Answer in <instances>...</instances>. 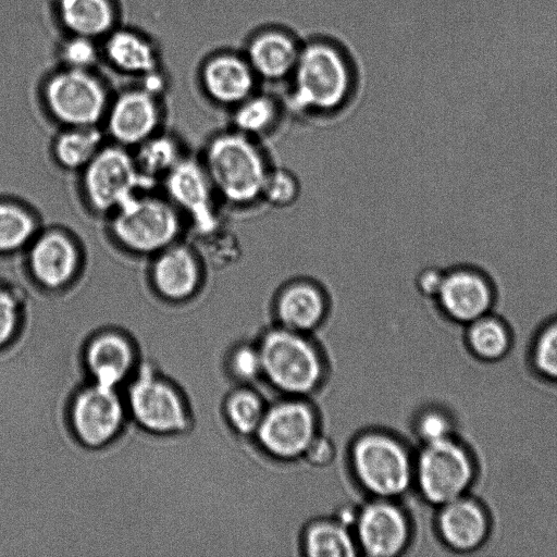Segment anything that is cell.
I'll return each mask as SVG.
<instances>
[{
  "label": "cell",
  "instance_id": "obj_1",
  "mask_svg": "<svg viewBox=\"0 0 557 557\" xmlns=\"http://www.w3.org/2000/svg\"><path fill=\"white\" fill-rule=\"evenodd\" d=\"M219 200L234 208L261 202L263 183L272 164L261 145L234 128L214 134L200 160Z\"/></svg>",
  "mask_w": 557,
  "mask_h": 557
},
{
  "label": "cell",
  "instance_id": "obj_2",
  "mask_svg": "<svg viewBox=\"0 0 557 557\" xmlns=\"http://www.w3.org/2000/svg\"><path fill=\"white\" fill-rule=\"evenodd\" d=\"M288 103L299 114L327 115L341 110L352 90V74L341 50L327 41L301 47Z\"/></svg>",
  "mask_w": 557,
  "mask_h": 557
},
{
  "label": "cell",
  "instance_id": "obj_3",
  "mask_svg": "<svg viewBox=\"0 0 557 557\" xmlns=\"http://www.w3.org/2000/svg\"><path fill=\"white\" fill-rule=\"evenodd\" d=\"M183 215L164 198L141 193L110 214V231L125 249L154 256L177 242Z\"/></svg>",
  "mask_w": 557,
  "mask_h": 557
},
{
  "label": "cell",
  "instance_id": "obj_4",
  "mask_svg": "<svg viewBox=\"0 0 557 557\" xmlns=\"http://www.w3.org/2000/svg\"><path fill=\"white\" fill-rule=\"evenodd\" d=\"M82 173L85 198L101 214L110 215L134 196L154 186L141 175L134 156L117 144L103 145Z\"/></svg>",
  "mask_w": 557,
  "mask_h": 557
},
{
  "label": "cell",
  "instance_id": "obj_5",
  "mask_svg": "<svg viewBox=\"0 0 557 557\" xmlns=\"http://www.w3.org/2000/svg\"><path fill=\"white\" fill-rule=\"evenodd\" d=\"M258 349L262 372L277 388L305 394L319 383L320 358L301 333L280 326L264 334Z\"/></svg>",
  "mask_w": 557,
  "mask_h": 557
},
{
  "label": "cell",
  "instance_id": "obj_6",
  "mask_svg": "<svg viewBox=\"0 0 557 557\" xmlns=\"http://www.w3.org/2000/svg\"><path fill=\"white\" fill-rule=\"evenodd\" d=\"M44 99L49 113L65 127L97 126L110 103L106 86L90 70L66 66L48 78Z\"/></svg>",
  "mask_w": 557,
  "mask_h": 557
},
{
  "label": "cell",
  "instance_id": "obj_7",
  "mask_svg": "<svg viewBox=\"0 0 557 557\" xmlns=\"http://www.w3.org/2000/svg\"><path fill=\"white\" fill-rule=\"evenodd\" d=\"M499 295L495 276L475 262H457L444 268L433 298L450 320L468 324L492 312Z\"/></svg>",
  "mask_w": 557,
  "mask_h": 557
},
{
  "label": "cell",
  "instance_id": "obj_8",
  "mask_svg": "<svg viewBox=\"0 0 557 557\" xmlns=\"http://www.w3.org/2000/svg\"><path fill=\"white\" fill-rule=\"evenodd\" d=\"M352 465L363 486L377 496H397L409 486L408 455L387 435L372 433L358 438L352 448Z\"/></svg>",
  "mask_w": 557,
  "mask_h": 557
},
{
  "label": "cell",
  "instance_id": "obj_9",
  "mask_svg": "<svg viewBox=\"0 0 557 557\" xmlns=\"http://www.w3.org/2000/svg\"><path fill=\"white\" fill-rule=\"evenodd\" d=\"M168 199L203 238L221 227L216 196L200 160L183 158L163 178Z\"/></svg>",
  "mask_w": 557,
  "mask_h": 557
},
{
  "label": "cell",
  "instance_id": "obj_10",
  "mask_svg": "<svg viewBox=\"0 0 557 557\" xmlns=\"http://www.w3.org/2000/svg\"><path fill=\"white\" fill-rule=\"evenodd\" d=\"M472 473L468 454L448 437L426 443L417 466L422 494L429 502L440 505L460 497L469 486Z\"/></svg>",
  "mask_w": 557,
  "mask_h": 557
},
{
  "label": "cell",
  "instance_id": "obj_11",
  "mask_svg": "<svg viewBox=\"0 0 557 557\" xmlns=\"http://www.w3.org/2000/svg\"><path fill=\"white\" fill-rule=\"evenodd\" d=\"M128 403L135 419L156 433L178 432L187 425V412L176 389L149 369H141L131 385Z\"/></svg>",
  "mask_w": 557,
  "mask_h": 557
},
{
  "label": "cell",
  "instance_id": "obj_12",
  "mask_svg": "<svg viewBox=\"0 0 557 557\" xmlns=\"http://www.w3.org/2000/svg\"><path fill=\"white\" fill-rule=\"evenodd\" d=\"M157 96L140 86L124 90L110 101L104 120L115 144L137 147L158 133L161 112Z\"/></svg>",
  "mask_w": 557,
  "mask_h": 557
},
{
  "label": "cell",
  "instance_id": "obj_13",
  "mask_svg": "<svg viewBox=\"0 0 557 557\" xmlns=\"http://www.w3.org/2000/svg\"><path fill=\"white\" fill-rule=\"evenodd\" d=\"M256 433L270 454L280 458H295L304 455L314 438L315 421L307 405L284 401L264 412Z\"/></svg>",
  "mask_w": 557,
  "mask_h": 557
},
{
  "label": "cell",
  "instance_id": "obj_14",
  "mask_svg": "<svg viewBox=\"0 0 557 557\" xmlns=\"http://www.w3.org/2000/svg\"><path fill=\"white\" fill-rule=\"evenodd\" d=\"M124 419L122 401L115 387L94 382L77 394L72 407V423L86 445L100 446L111 441Z\"/></svg>",
  "mask_w": 557,
  "mask_h": 557
},
{
  "label": "cell",
  "instance_id": "obj_15",
  "mask_svg": "<svg viewBox=\"0 0 557 557\" xmlns=\"http://www.w3.org/2000/svg\"><path fill=\"white\" fill-rule=\"evenodd\" d=\"M32 277L42 287H65L76 275L79 252L73 239L62 231L37 233L27 247Z\"/></svg>",
  "mask_w": 557,
  "mask_h": 557
},
{
  "label": "cell",
  "instance_id": "obj_16",
  "mask_svg": "<svg viewBox=\"0 0 557 557\" xmlns=\"http://www.w3.org/2000/svg\"><path fill=\"white\" fill-rule=\"evenodd\" d=\"M257 81L245 54L218 53L206 61L201 71L207 96L214 103L230 109L257 91Z\"/></svg>",
  "mask_w": 557,
  "mask_h": 557
},
{
  "label": "cell",
  "instance_id": "obj_17",
  "mask_svg": "<svg viewBox=\"0 0 557 557\" xmlns=\"http://www.w3.org/2000/svg\"><path fill=\"white\" fill-rule=\"evenodd\" d=\"M327 311V297L320 284L306 277L284 283L274 298L280 326L298 333L317 327Z\"/></svg>",
  "mask_w": 557,
  "mask_h": 557
},
{
  "label": "cell",
  "instance_id": "obj_18",
  "mask_svg": "<svg viewBox=\"0 0 557 557\" xmlns=\"http://www.w3.org/2000/svg\"><path fill=\"white\" fill-rule=\"evenodd\" d=\"M150 276L154 289L163 298L184 300L200 287V261L190 247L176 242L154 255Z\"/></svg>",
  "mask_w": 557,
  "mask_h": 557
},
{
  "label": "cell",
  "instance_id": "obj_19",
  "mask_svg": "<svg viewBox=\"0 0 557 557\" xmlns=\"http://www.w3.org/2000/svg\"><path fill=\"white\" fill-rule=\"evenodd\" d=\"M357 533L368 555L388 557L397 555L406 545L408 524L396 506L387 502H375L359 513Z\"/></svg>",
  "mask_w": 557,
  "mask_h": 557
},
{
  "label": "cell",
  "instance_id": "obj_20",
  "mask_svg": "<svg viewBox=\"0 0 557 557\" xmlns=\"http://www.w3.org/2000/svg\"><path fill=\"white\" fill-rule=\"evenodd\" d=\"M301 47L292 34L269 28L250 39L245 57L258 79L276 82L290 77Z\"/></svg>",
  "mask_w": 557,
  "mask_h": 557
},
{
  "label": "cell",
  "instance_id": "obj_21",
  "mask_svg": "<svg viewBox=\"0 0 557 557\" xmlns=\"http://www.w3.org/2000/svg\"><path fill=\"white\" fill-rule=\"evenodd\" d=\"M85 360L96 383L116 387L132 370L135 352L123 335L106 332L90 341Z\"/></svg>",
  "mask_w": 557,
  "mask_h": 557
},
{
  "label": "cell",
  "instance_id": "obj_22",
  "mask_svg": "<svg viewBox=\"0 0 557 557\" xmlns=\"http://www.w3.org/2000/svg\"><path fill=\"white\" fill-rule=\"evenodd\" d=\"M438 525L443 539L460 550L479 546L487 532L486 516L481 507L461 497L443 505Z\"/></svg>",
  "mask_w": 557,
  "mask_h": 557
},
{
  "label": "cell",
  "instance_id": "obj_23",
  "mask_svg": "<svg viewBox=\"0 0 557 557\" xmlns=\"http://www.w3.org/2000/svg\"><path fill=\"white\" fill-rule=\"evenodd\" d=\"M104 53L117 70L145 76L158 71V54L152 44L131 29L111 30L107 35Z\"/></svg>",
  "mask_w": 557,
  "mask_h": 557
},
{
  "label": "cell",
  "instance_id": "obj_24",
  "mask_svg": "<svg viewBox=\"0 0 557 557\" xmlns=\"http://www.w3.org/2000/svg\"><path fill=\"white\" fill-rule=\"evenodd\" d=\"M58 13L71 35L96 39L113 30L112 0H58Z\"/></svg>",
  "mask_w": 557,
  "mask_h": 557
},
{
  "label": "cell",
  "instance_id": "obj_25",
  "mask_svg": "<svg viewBox=\"0 0 557 557\" xmlns=\"http://www.w3.org/2000/svg\"><path fill=\"white\" fill-rule=\"evenodd\" d=\"M231 110V127L261 140L277 127L283 107L274 96L255 91Z\"/></svg>",
  "mask_w": 557,
  "mask_h": 557
},
{
  "label": "cell",
  "instance_id": "obj_26",
  "mask_svg": "<svg viewBox=\"0 0 557 557\" xmlns=\"http://www.w3.org/2000/svg\"><path fill=\"white\" fill-rule=\"evenodd\" d=\"M97 126L65 127L53 141L58 164L70 171H82L103 146Z\"/></svg>",
  "mask_w": 557,
  "mask_h": 557
},
{
  "label": "cell",
  "instance_id": "obj_27",
  "mask_svg": "<svg viewBox=\"0 0 557 557\" xmlns=\"http://www.w3.org/2000/svg\"><path fill=\"white\" fill-rule=\"evenodd\" d=\"M136 148V165L147 180L156 184L184 158L178 141L166 134L156 133Z\"/></svg>",
  "mask_w": 557,
  "mask_h": 557
},
{
  "label": "cell",
  "instance_id": "obj_28",
  "mask_svg": "<svg viewBox=\"0 0 557 557\" xmlns=\"http://www.w3.org/2000/svg\"><path fill=\"white\" fill-rule=\"evenodd\" d=\"M36 234V220L27 209L11 201H0V253L27 248Z\"/></svg>",
  "mask_w": 557,
  "mask_h": 557
},
{
  "label": "cell",
  "instance_id": "obj_29",
  "mask_svg": "<svg viewBox=\"0 0 557 557\" xmlns=\"http://www.w3.org/2000/svg\"><path fill=\"white\" fill-rule=\"evenodd\" d=\"M467 339L473 351L484 359H497L509 347V331L506 323L492 312L467 324Z\"/></svg>",
  "mask_w": 557,
  "mask_h": 557
},
{
  "label": "cell",
  "instance_id": "obj_30",
  "mask_svg": "<svg viewBox=\"0 0 557 557\" xmlns=\"http://www.w3.org/2000/svg\"><path fill=\"white\" fill-rule=\"evenodd\" d=\"M306 549L312 557H348L355 545L346 528L338 522H319L306 534Z\"/></svg>",
  "mask_w": 557,
  "mask_h": 557
},
{
  "label": "cell",
  "instance_id": "obj_31",
  "mask_svg": "<svg viewBox=\"0 0 557 557\" xmlns=\"http://www.w3.org/2000/svg\"><path fill=\"white\" fill-rule=\"evenodd\" d=\"M300 183L290 170L271 166L263 183L261 202L273 208H288L300 195Z\"/></svg>",
  "mask_w": 557,
  "mask_h": 557
},
{
  "label": "cell",
  "instance_id": "obj_32",
  "mask_svg": "<svg viewBox=\"0 0 557 557\" xmlns=\"http://www.w3.org/2000/svg\"><path fill=\"white\" fill-rule=\"evenodd\" d=\"M225 410L232 426L242 434L257 432L265 412L260 398L249 391L234 393Z\"/></svg>",
  "mask_w": 557,
  "mask_h": 557
},
{
  "label": "cell",
  "instance_id": "obj_33",
  "mask_svg": "<svg viewBox=\"0 0 557 557\" xmlns=\"http://www.w3.org/2000/svg\"><path fill=\"white\" fill-rule=\"evenodd\" d=\"M59 54L66 67L90 70L98 60L99 51L95 39L71 35L62 42Z\"/></svg>",
  "mask_w": 557,
  "mask_h": 557
},
{
  "label": "cell",
  "instance_id": "obj_34",
  "mask_svg": "<svg viewBox=\"0 0 557 557\" xmlns=\"http://www.w3.org/2000/svg\"><path fill=\"white\" fill-rule=\"evenodd\" d=\"M534 360L543 374L557 380V317L547 322L540 332Z\"/></svg>",
  "mask_w": 557,
  "mask_h": 557
},
{
  "label": "cell",
  "instance_id": "obj_35",
  "mask_svg": "<svg viewBox=\"0 0 557 557\" xmlns=\"http://www.w3.org/2000/svg\"><path fill=\"white\" fill-rule=\"evenodd\" d=\"M20 319L17 298L9 288L0 285V348L13 338Z\"/></svg>",
  "mask_w": 557,
  "mask_h": 557
},
{
  "label": "cell",
  "instance_id": "obj_36",
  "mask_svg": "<svg viewBox=\"0 0 557 557\" xmlns=\"http://www.w3.org/2000/svg\"><path fill=\"white\" fill-rule=\"evenodd\" d=\"M233 371L242 379L251 380L262 372L261 358L258 348L239 347L232 357Z\"/></svg>",
  "mask_w": 557,
  "mask_h": 557
},
{
  "label": "cell",
  "instance_id": "obj_37",
  "mask_svg": "<svg viewBox=\"0 0 557 557\" xmlns=\"http://www.w3.org/2000/svg\"><path fill=\"white\" fill-rule=\"evenodd\" d=\"M419 432L426 443L441 441L448 437L449 423L441 413L428 412L420 419Z\"/></svg>",
  "mask_w": 557,
  "mask_h": 557
},
{
  "label": "cell",
  "instance_id": "obj_38",
  "mask_svg": "<svg viewBox=\"0 0 557 557\" xmlns=\"http://www.w3.org/2000/svg\"><path fill=\"white\" fill-rule=\"evenodd\" d=\"M444 268L429 267L420 271L416 277L418 290L425 297L434 298L443 275Z\"/></svg>",
  "mask_w": 557,
  "mask_h": 557
},
{
  "label": "cell",
  "instance_id": "obj_39",
  "mask_svg": "<svg viewBox=\"0 0 557 557\" xmlns=\"http://www.w3.org/2000/svg\"><path fill=\"white\" fill-rule=\"evenodd\" d=\"M304 455L309 462L315 466H323L333 459L334 449L326 438L314 436Z\"/></svg>",
  "mask_w": 557,
  "mask_h": 557
}]
</instances>
